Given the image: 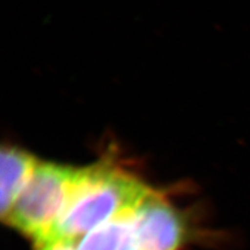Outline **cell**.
<instances>
[{"label":"cell","instance_id":"cell-1","mask_svg":"<svg viewBox=\"0 0 250 250\" xmlns=\"http://www.w3.org/2000/svg\"><path fill=\"white\" fill-rule=\"evenodd\" d=\"M151 189L107 162L77 169L70 197L52 237L77 242L93 229L134 210Z\"/></svg>","mask_w":250,"mask_h":250},{"label":"cell","instance_id":"cell-2","mask_svg":"<svg viewBox=\"0 0 250 250\" xmlns=\"http://www.w3.org/2000/svg\"><path fill=\"white\" fill-rule=\"evenodd\" d=\"M76 168L39 162L5 223L33 239H49L70 197Z\"/></svg>","mask_w":250,"mask_h":250},{"label":"cell","instance_id":"cell-3","mask_svg":"<svg viewBox=\"0 0 250 250\" xmlns=\"http://www.w3.org/2000/svg\"><path fill=\"white\" fill-rule=\"evenodd\" d=\"M186 219L151 191L133 211L131 250H180L188 239Z\"/></svg>","mask_w":250,"mask_h":250},{"label":"cell","instance_id":"cell-4","mask_svg":"<svg viewBox=\"0 0 250 250\" xmlns=\"http://www.w3.org/2000/svg\"><path fill=\"white\" fill-rule=\"evenodd\" d=\"M39 162L35 156L23 149L2 147L0 156V214L4 223Z\"/></svg>","mask_w":250,"mask_h":250},{"label":"cell","instance_id":"cell-5","mask_svg":"<svg viewBox=\"0 0 250 250\" xmlns=\"http://www.w3.org/2000/svg\"><path fill=\"white\" fill-rule=\"evenodd\" d=\"M133 211L112 219L79 240L78 250H131Z\"/></svg>","mask_w":250,"mask_h":250},{"label":"cell","instance_id":"cell-6","mask_svg":"<svg viewBox=\"0 0 250 250\" xmlns=\"http://www.w3.org/2000/svg\"><path fill=\"white\" fill-rule=\"evenodd\" d=\"M74 241L66 239H58V237H52V239H46L44 241L36 243L35 250H78L74 247Z\"/></svg>","mask_w":250,"mask_h":250}]
</instances>
